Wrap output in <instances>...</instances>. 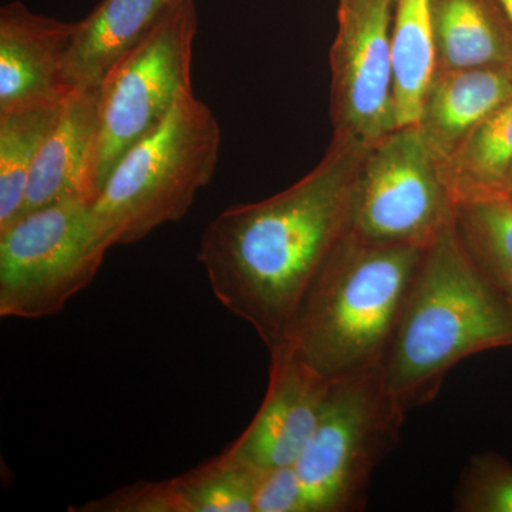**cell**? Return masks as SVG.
Returning <instances> with one entry per match:
<instances>
[{
    "mask_svg": "<svg viewBox=\"0 0 512 512\" xmlns=\"http://www.w3.org/2000/svg\"><path fill=\"white\" fill-rule=\"evenodd\" d=\"M99 124V87L74 90L30 171L22 214L73 197L96 200L89 181ZM20 214V215H22Z\"/></svg>",
    "mask_w": 512,
    "mask_h": 512,
    "instance_id": "cell-12",
    "label": "cell"
},
{
    "mask_svg": "<svg viewBox=\"0 0 512 512\" xmlns=\"http://www.w3.org/2000/svg\"><path fill=\"white\" fill-rule=\"evenodd\" d=\"M258 474L224 450L173 480L190 512H254Z\"/></svg>",
    "mask_w": 512,
    "mask_h": 512,
    "instance_id": "cell-20",
    "label": "cell"
},
{
    "mask_svg": "<svg viewBox=\"0 0 512 512\" xmlns=\"http://www.w3.org/2000/svg\"><path fill=\"white\" fill-rule=\"evenodd\" d=\"M454 217L456 202L419 127L396 128L366 148L353 190V235L427 249Z\"/></svg>",
    "mask_w": 512,
    "mask_h": 512,
    "instance_id": "cell-8",
    "label": "cell"
},
{
    "mask_svg": "<svg viewBox=\"0 0 512 512\" xmlns=\"http://www.w3.org/2000/svg\"><path fill=\"white\" fill-rule=\"evenodd\" d=\"M367 147L333 136L311 173L266 200L221 211L202 232L198 261L212 293L269 353L285 346L309 289L352 228Z\"/></svg>",
    "mask_w": 512,
    "mask_h": 512,
    "instance_id": "cell-1",
    "label": "cell"
},
{
    "mask_svg": "<svg viewBox=\"0 0 512 512\" xmlns=\"http://www.w3.org/2000/svg\"><path fill=\"white\" fill-rule=\"evenodd\" d=\"M454 222L468 254L512 309V198L461 202Z\"/></svg>",
    "mask_w": 512,
    "mask_h": 512,
    "instance_id": "cell-18",
    "label": "cell"
},
{
    "mask_svg": "<svg viewBox=\"0 0 512 512\" xmlns=\"http://www.w3.org/2000/svg\"><path fill=\"white\" fill-rule=\"evenodd\" d=\"M511 97L512 66L436 69L416 126L440 164Z\"/></svg>",
    "mask_w": 512,
    "mask_h": 512,
    "instance_id": "cell-13",
    "label": "cell"
},
{
    "mask_svg": "<svg viewBox=\"0 0 512 512\" xmlns=\"http://www.w3.org/2000/svg\"><path fill=\"white\" fill-rule=\"evenodd\" d=\"M62 106L0 113V229L22 214L30 171Z\"/></svg>",
    "mask_w": 512,
    "mask_h": 512,
    "instance_id": "cell-19",
    "label": "cell"
},
{
    "mask_svg": "<svg viewBox=\"0 0 512 512\" xmlns=\"http://www.w3.org/2000/svg\"><path fill=\"white\" fill-rule=\"evenodd\" d=\"M394 5L396 0H339L330 52L333 136L370 146L399 128L390 40Z\"/></svg>",
    "mask_w": 512,
    "mask_h": 512,
    "instance_id": "cell-9",
    "label": "cell"
},
{
    "mask_svg": "<svg viewBox=\"0 0 512 512\" xmlns=\"http://www.w3.org/2000/svg\"><path fill=\"white\" fill-rule=\"evenodd\" d=\"M271 355L264 402L254 420L225 450L255 470L295 466L318 429L333 383L291 349Z\"/></svg>",
    "mask_w": 512,
    "mask_h": 512,
    "instance_id": "cell-10",
    "label": "cell"
},
{
    "mask_svg": "<svg viewBox=\"0 0 512 512\" xmlns=\"http://www.w3.org/2000/svg\"><path fill=\"white\" fill-rule=\"evenodd\" d=\"M437 69L512 66V25L500 0H431Z\"/></svg>",
    "mask_w": 512,
    "mask_h": 512,
    "instance_id": "cell-15",
    "label": "cell"
},
{
    "mask_svg": "<svg viewBox=\"0 0 512 512\" xmlns=\"http://www.w3.org/2000/svg\"><path fill=\"white\" fill-rule=\"evenodd\" d=\"M76 512H190L173 478L124 485L74 508Z\"/></svg>",
    "mask_w": 512,
    "mask_h": 512,
    "instance_id": "cell-22",
    "label": "cell"
},
{
    "mask_svg": "<svg viewBox=\"0 0 512 512\" xmlns=\"http://www.w3.org/2000/svg\"><path fill=\"white\" fill-rule=\"evenodd\" d=\"M503 194L512 198V165L510 171H508L507 177H505Z\"/></svg>",
    "mask_w": 512,
    "mask_h": 512,
    "instance_id": "cell-24",
    "label": "cell"
},
{
    "mask_svg": "<svg viewBox=\"0 0 512 512\" xmlns=\"http://www.w3.org/2000/svg\"><path fill=\"white\" fill-rule=\"evenodd\" d=\"M198 30L194 0H178L140 45L99 87V124L90 160L94 198L114 165L191 92L192 45Z\"/></svg>",
    "mask_w": 512,
    "mask_h": 512,
    "instance_id": "cell-6",
    "label": "cell"
},
{
    "mask_svg": "<svg viewBox=\"0 0 512 512\" xmlns=\"http://www.w3.org/2000/svg\"><path fill=\"white\" fill-rule=\"evenodd\" d=\"M454 510L512 512V464L494 453L478 454L461 473Z\"/></svg>",
    "mask_w": 512,
    "mask_h": 512,
    "instance_id": "cell-21",
    "label": "cell"
},
{
    "mask_svg": "<svg viewBox=\"0 0 512 512\" xmlns=\"http://www.w3.org/2000/svg\"><path fill=\"white\" fill-rule=\"evenodd\" d=\"M404 417L380 370L333 383L318 429L295 464L306 512L363 510L373 473L396 447Z\"/></svg>",
    "mask_w": 512,
    "mask_h": 512,
    "instance_id": "cell-7",
    "label": "cell"
},
{
    "mask_svg": "<svg viewBox=\"0 0 512 512\" xmlns=\"http://www.w3.org/2000/svg\"><path fill=\"white\" fill-rule=\"evenodd\" d=\"M178 0H101L76 22L66 60L70 87H100L117 63L140 45L161 16Z\"/></svg>",
    "mask_w": 512,
    "mask_h": 512,
    "instance_id": "cell-14",
    "label": "cell"
},
{
    "mask_svg": "<svg viewBox=\"0 0 512 512\" xmlns=\"http://www.w3.org/2000/svg\"><path fill=\"white\" fill-rule=\"evenodd\" d=\"M512 165V97L478 124L447 160L440 173L454 202L504 195Z\"/></svg>",
    "mask_w": 512,
    "mask_h": 512,
    "instance_id": "cell-17",
    "label": "cell"
},
{
    "mask_svg": "<svg viewBox=\"0 0 512 512\" xmlns=\"http://www.w3.org/2000/svg\"><path fill=\"white\" fill-rule=\"evenodd\" d=\"M113 235L94 200L73 197L25 212L0 229V316L42 319L87 288Z\"/></svg>",
    "mask_w": 512,
    "mask_h": 512,
    "instance_id": "cell-5",
    "label": "cell"
},
{
    "mask_svg": "<svg viewBox=\"0 0 512 512\" xmlns=\"http://www.w3.org/2000/svg\"><path fill=\"white\" fill-rule=\"evenodd\" d=\"M221 127L210 107L185 93L163 123L117 161L94 200L114 244H136L183 220L214 177Z\"/></svg>",
    "mask_w": 512,
    "mask_h": 512,
    "instance_id": "cell-4",
    "label": "cell"
},
{
    "mask_svg": "<svg viewBox=\"0 0 512 512\" xmlns=\"http://www.w3.org/2000/svg\"><path fill=\"white\" fill-rule=\"evenodd\" d=\"M74 32L76 23L18 0L0 9V113L62 106L74 92L66 77Z\"/></svg>",
    "mask_w": 512,
    "mask_h": 512,
    "instance_id": "cell-11",
    "label": "cell"
},
{
    "mask_svg": "<svg viewBox=\"0 0 512 512\" xmlns=\"http://www.w3.org/2000/svg\"><path fill=\"white\" fill-rule=\"evenodd\" d=\"M512 348V309L468 254L456 222L424 251L382 379L404 413L430 403L461 360Z\"/></svg>",
    "mask_w": 512,
    "mask_h": 512,
    "instance_id": "cell-2",
    "label": "cell"
},
{
    "mask_svg": "<svg viewBox=\"0 0 512 512\" xmlns=\"http://www.w3.org/2000/svg\"><path fill=\"white\" fill-rule=\"evenodd\" d=\"M424 251L349 232L309 289L286 348L330 382L382 369Z\"/></svg>",
    "mask_w": 512,
    "mask_h": 512,
    "instance_id": "cell-3",
    "label": "cell"
},
{
    "mask_svg": "<svg viewBox=\"0 0 512 512\" xmlns=\"http://www.w3.org/2000/svg\"><path fill=\"white\" fill-rule=\"evenodd\" d=\"M501 6H503L505 13H507L508 19H510L512 25V0H500Z\"/></svg>",
    "mask_w": 512,
    "mask_h": 512,
    "instance_id": "cell-25",
    "label": "cell"
},
{
    "mask_svg": "<svg viewBox=\"0 0 512 512\" xmlns=\"http://www.w3.org/2000/svg\"><path fill=\"white\" fill-rule=\"evenodd\" d=\"M390 40L397 123L416 126L437 69L431 0H396Z\"/></svg>",
    "mask_w": 512,
    "mask_h": 512,
    "instance_id": "cell-16",
    "label": "cell"
},
{
    "mask_svg": "<svg viewBox=\"0 0 512 512\" xmlns=\"http://www.w3.org/2000/svg\"><path fill=\"white\" fill-rule=\"evenodd\" d=\"M254 512H306L302 484L295 466L259 470Z\"/></svg>",
    "mask_w": 512,
    "mask_h": 512,
    "instance_id": "cell-23",
    "label": "cell"
}]
</instances>
